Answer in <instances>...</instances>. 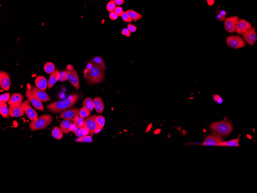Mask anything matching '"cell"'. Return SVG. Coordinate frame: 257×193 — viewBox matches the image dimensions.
<instances>
[{
  "label": "cell",
  "mask_w": 257,
  "mask_h": 193,
  "mask_svg": "<svg viewBox=\"0 0 257 193\" xmlns=\"http://www.w3.org/2000/svg\"><path fill=\"white\" fill-rule=\"evenodd\" d=\"M24 113L29 119L31 121L35 120L38 119V115L34 109L30 106L28 100H26L21 105Z\"/></svg>",
  "instance_id": "cell-10"
},
{
  "label": "cell",
  "mask_w": 257,
  "mask_h": 193,
  "mask_svg": "<svg viewBox=\"0 0 257 193\" xmlns=\"http://www.w3.org/2000/svg\"><path fill=\"white\" fill-rule=\"evenodd\" d=\"M209 127L213 135L222 138L231 134L233 126L230 122L224 120L213 123Z\"/></svg>",
  "instance_id": "cell-2"
},
{
  "label": "cell",
  "mask_w": 257,
  "mask_h": 193,
  "mask_svg": "<svg viewBox=\"0 0 257 193\" xmlns=\"http://www.w3.org/2000/svg\"><path fill=\"white\" fill-rule=\"evenodd\" d=\"M97 127L95 131L94 134H98L101 131L104 127L105 119L102 116H97L95 118Z\"/></svg>",
  "instance_id": "cell-23"
},
{
  "label": "cell",
  "mask_w": 257,
  "mask_h": 193,
  "mask_svg": "<svg viewBox=\"0 0 257 193\" xmlns=\"http://www.w3.org/2000/svg\"><path fill=\"white\" fill-rule=\"evenodd\" d=\"M11 81L9 74L5 71L0 72V87L2 90L8 91L10 89Z\"/></svg>",
  "instance_id": "cell-11"
},
{
  "label": "cell",
  "mask_w": 257,
  "mask_h": 193,
  "mask_svg": "<svg viewBox=\"0 0 257 193\" xmlns=\"http://www.w3.org/2000/svg\"><path fill=\"white\" fill-rule=\"evenodd\" d=\"M25 96L27 99L29 100L32 104L36 109L41 111H44V107L42 104V102L38 99L37 97L34 95L31 90L27 89L25 91Z\"/></svg>",
  "instance_id": "cell-9"
},
{
  "label": "cell",
  "mask_w": 257,
  "mask_h": 193,
  "mask_svg": "<svg viewBox=\"0 0 257 193\" xmlns=\"http://www.w3.org/2000/svg\"><path fill=\"white\" fill-rule=\"evenodd\" d=\"M94 108L97 112L102 113L104 109V105L101 97H97L93 100Z\"/></svg>",
  "instance_id": "cell-22"
},
{
  "label": "cell",
  "mask_w": 257,
  "mask_h": 193,
  "mask_svg": "<svg viewBox=\"0 0 257 193\" xmlns=\"http://www.w3.org/2000/svg\"><path fill=\"white\" fill-rule=\"evenodd\" d=\"M23 100L24 97L22 94L15 93L12 94V96L11 97L10 99L8 101L7 103L9 106L16 104L22 105V101Z\"/></svg>",
  "instance_id": "cell-19"
},
{
  "label": "cell",
  "mask_w": 257,
  "mask_h": 193,
  "mask_svg": "<svg viewBox=\"0 0 257 193\" xmlns=\"http://www.w3.org/2000/svg\"><path fill=\"white\" fill-rule=\"evenodd\" d=\"M79 108L72 109L67 110L63 111L59 116V117L62 119L69 120L75 123L80 116V110Z\"/></svg>",
  "instance_id": "cell-7"
},
{
  "label": "cell",
  "mask_w": 257,
  "mask_h": 193,
  "mask_svg": "<svg viewBox=\"0 0 257 193\" xmlns=\"http://www.w3.org/2000/svg\"><path fill=\"white\" fill-rule=\"evenodd\" d=\"M35 83L37 87L40 90L45 91L48 87V82L46 78L43 76H38L35 80Z\"/></svg>",
  "instance_id": "cell-18"
},
{
  "label": "cell",
  "mask_w": 257,
  "mask_h": 193,
  "mask_svg": "<svg viewBox=\"0 0 257 193\" xmlns=\"http://www.w3.org/2000/svg\"><path fill=\"white\" fill-rule=\"evenodd\" d=\"M84 121H85V120L84 118H81L79 116L78 119L75 123H74V124L76 125L77 126H81L84 125Z\"/></svg>",
  "instance_id": "cell-39"
},
{
  "label": "cell",
  "mask_w": 257,
  "mask_h": 193,
  "mask_svg": "<svg viewBox=\"0 0 257 193\" xmlns=\"http://www.w3.org/2000/svg\"><path fill=\"white\" fill-rule=\"evenodd\" d=\"M239 20L240 19L237 16L226 18L224 20V28L226 31L229 33H233L235 32Z\"/></svg>",
  "instance_id": "cell-8"
},
{
  "label": "cell",
  "mask_w": 257,
  "mask_h": 193,
  "mask_svg": "<svg viewBox=\"0 0 257 193\" xmlns=\"http://www.w3.org/2000/svg\"><path fill=\"white\" fill-rule=\"evenodd\" d=\"M219 14L221 16V17H222L223 21L225 20L226 15V13L225 11L224 10L221 11L220 12H219Z\"/></svg>",
  "instance_id": "cell-45"
},
{
  "label": "cell",
  "mask_w": 257,
  "mask_h": 193,
  "mask_svg": "<svg viewBox=\"0 0 257 193\" xmlns=\"http://www.w3.org/2000/svg\"><path fill=\"white\" fill-rule=\"evenodd\" d=\"M109 18L112 20H116L118 18V16L117 15V14L115 12H111L110 13L109 15Z\"/></svg>",
  "instance_id": "cell-42"
},
{
  "label": "cell",
  "mask_w": 257,
  "mask_h": 193,
  "mask_svg": "<svg viewBox=\"0 0 257 193\" xmlns=\"http://www.w3.org/2000/svg\"><path fill=\"white\" fill-rule=\"evenodd\" d=\"M239 141H240V139L237 138L230 141H227V142L225 141V142H223L222 143L218 144L216 146L238 147L240 146Z\"/></svg>",
  "instance_id": "cell-24"
},
{
  "label": "cell",
  "mask_w": 257,
  "mask_h": 193,
  "mask_svg": "<svg viewBox=\"0 0 257 193\" xmlns=\"http://www.w3.org/2000/svg\"><path fill=\"white\" fill-rule=\"evenodd\" d=\"M53 118L51 115L44 114L42 115L38 119L32 121L29 125L30 130L35 131L46 129L52 123Z\"/></svg>",
  "instance_id": "cell-4"
},
{
  "label": "cell",
  "mask_w": 257,
  "mask_h": 193,
  "mask_svg": "<svg viewBox=\"0 0 257 193\" xmlns=\"http://www.w3.org/2000/svg\"><path fill=\"white\" fill-rule=\"evenodd\" d=\"M8 116L13 117H19L24 115V112L21 105L16 104L9 106Z\"/></svg>",
  "instance_id": "cell-14"
},
{
  "label": "cell",
  "mask_w": 257,
  "mask_h": 193,
  "mask_svg": "<svg viewBox=\"0 0 257 193\" xmlns=\"http://www.w3.org/2000/svg\"><path fill=\"white\" fill-rule=\"evenodd\" d=\"M9 109L7 104L5 102L0 101V113L3 118H7L8 116Z\"/></svg>",
  "instance_id": "cell-26"
},
{
  "label": "cell",
  "mask_w": 257,
  "mask_h": 193,
  "mask_svg": "<svg viewBox=\"0 0 257 193\" xmlns=\"http://www.w3.org/2000/svg\"><path fill=\"white\" fill-rule=\"evenodd\" d=\"M10 98V94L9 93H5L2 94L0 96V101L5 102H8Z\"/></svg>",
  "instance_id": "cell-36"
},
{
  "label": "cell",
  "mask_w": 257,
  "mask_h": 193,
  "mask_svg": "<svg viewBox=\"0 0 257 193\" xmlns=\"http://www.w3.org/2000/svg\"><path fill=\"white\" fill-rule=\"evenodd\" d=\"M214 99L215 101L218 102L219 103H222L223 100L219 95H214Z\"/></svg>",
  "instance_id": "cell-43"
},
{
  "label": "cell",
  "mask_w": 257,
  "mask_h": 193,
  "mask_svg": "<svg viewBox=\"0 0 257 193\" xmlns=\"http://www.w3.org/2000/svg\"><path fill=\"white\" fill-rule=\"evenodd\" d=\"M66 72L67 73V79L77 90L80 87V80L77 71L71 65H68L66 67Z\"/></svg>",
  "instance_id": "cell-5"
},
{
  "label": "cell",
  "mask_w": 257,
  "mask_h": 193,
  "mask_svg": "<svg viewBox=\"0 0 257 193\" xmlns=\"http://www.w3.org/2000/svg\"><path fill=\"white\" fill-rule=\"evenodd\" d=\"M98 116L97 115H93L85 120L84 125L88 128L89 131L90 136H93L94 134L95 131L96 129L97 125L95 121V118Z\"/></svg>",
  "instance_id": "cell-16"
},
{
  "label": "cell",
  "mask_w": 257,
  "mask_h": 193,
  "mask_svg": "<svg viewBox=\"0 0 257 193\" xmlns=\"http://www.w3.org/2000/svg\"><path fill=\"white\" fill-rule=\"evenodd\" d=\"M97 66L101 68L103 71H104L106 69V66L103 61L102 58L101 57L96 56L94 58L93 60L92 61Z\"/></svg>",
  "instance_id": "cell-29"
},
{
  "label": "cell",
  "mask_w": 257,
  "mask_h": 193,
  "mask_svg": "<svg viewBox=\"0 0 257 193\" xmlns=\"http://www.w3.org/2000/svg\"><path fill=\"white\" fill-rule=\"evenodd\" d=\"M222 138L216 137L214 135H209L206 137L203 143V146H216L218 144L225 142Z\"/></svg>",
  "instance_id": "cell-13"
},
{
  "label": "cell",
  "mask_w": 257,
  "mask_h": 193,
  "mask_svg": "<svg viewBox=\"0 0 257 193\" xmlns=\"http://www.w3.org/2000/svg\"><path fill=\"white\" fill-rule=\"evenodd\" d=\"M127 28L131 32H135L136 31L137 27L131 23H129L127 26Z\"/></svg>",
  "instance_id": "cell-38"
},
{
  "label": "cell",
  "mask_w": 257,
  "mask_h": 193,
  "mask_svg": "<svg viewBox=\"0 0 257 193\" xmlns=\"http://www.w3.org/2000/svg\"><path fill=\"white\" fill-rule=\"evenodd\" d=\"M121 34L122 35L127 37H130L131 35V32L128 30V29L127 28L123 29L122 31H121Z\"/></svg>",
  "instance_id": "cell-40"
},
{
  "label": "cell",
  "mask_w": 257,
  "mask_h": 193,
  "mask_svg": "<svg viewBox=\"0 0 257 193\" xmlns=\"http://www.w3.org/2000/svg\"><path fill=\"white\" fill-rule=\"evenodd\" d=\"M241 35L244 40L250 46H253L256 41L257 36L255 27H252Z\"/></svg>",
  "instance_id": "cell-12"
},
{
  "label": "cell",
  "mask_w": 257,
  "mask_h": 193,
  "mask_svg": "<svg viewBox=\"0 0 257 193\" xmlns=\"http://www.w3.org/2000/svg\"><path fill=\"white\" fill-rule=\"evenodd\" d=\"M94 64V65L91 69H85L84 71L85 80L90 84H96L101 82L104 77V71Z\"/></svg>",
  "instance_id": "cell-3"
},
{
  "label": "cell",
  "mask_w": 257,
  "mask_h": 193,
  "mask_svg": "<svg viewBox=\"0 0 257 193\" xmlns=\"http://www.w3.org/2000/svg\"><path fill=\"white\" fill-rule=\"evenodd\" d=\"M114 2L116 5L119 6L124 4L125 1L124 0H115Z\"/></svg>",
  "instance_id": "cell-44"
},
{
  "label": "cell",
  "mask_w": 257,
  "mask_h": 193,
  "mask_svg": "<svg viewBox=\"0 0 257 193\" xmlns=\"http://www.w3.org/2000/svg\"><path fill=\"white\" fill-rule=\"evenodd\" d=\"M52 134L53 137L58 140H61L63 136V133L60 128L57 126H56L54 128L52 132Z\"/></svg>",
  "instance_id": "cell-28"
},
{
  "label": "cell",
  "mask_w": 257,
  "mask_h": 193,
  "mask_svg": "<svg viewBox=\"0 0 257 193\" xmlns=\"http://www.w3.org/2000/svg\"><path fill=\"white\" fill-rule=\"evenodd\" d=\"M31 90L32 93L40 101L42 102L51 101V99L48 93L45 91L40 90L34 86H32Z\"/></svg>",
  "instance_id": "cell-15"
},
{
  "label": "cell",
  "mask_w": 257,
  "mask_h": 193,
  "mask_svg": "<svg viewBox=\"0 0 257 193\" xmlns=\"http://www.w3.org/2000/svg\"><path fill=\"white\" fill-rule=\"evenodd\" d=\"M207 2L209 5L211 6L214 4V1H208Z\"/></svg>",
  "instance_id": "cell-47"
},
{
  "label": "cell",
  "mask_w": 257,
  "mask_h": 193,
  "mask_svg": "<svg viewBox=\"0 0 257 193\" xmlns=\"http://www.w3.org/2000/svg\"><path fill=\"white\" fill-rule=\"evenodd\" d=\"M74 132L75 135L79 138L85 136V133L84 132L81 126H77L76 129Z\"/></svg>",
  "instance_id": "cell-33"
},
{
  "label": "cell",
  "mask_w": 257,
  "mask_h": 193,
  "mask_svg": "<svg viewBox=\"0 0 257 193\" xmlns=\"http://www.w3.org/2000/svg\"><path fill=\"white\" fill-rule=\"evenodd\" d=\"M73 124L72 121L69 120L64 119L61 122L59 128L64 134H68L71 132V128Z\"/></svg>",
  "instance_id": "cell-21"
},
{
  "label": "cell",
  "mask_w": 257,
  "mask_h": 193,
  "mask_svg": "<svg viewBox=\"0 0 257 193\" xmlns=\"http://www.w3.org/2000/svg\"><path fill=\"white\" fill-rule=\"evenodd\" d=\"M60 73V78L59 79V81L63 82L67 80V73L66 71H62Z\"/></svg>",
  "instance_id": "cell-37"
},
{
  "label": "cell",
  "mask_w": 257,
  "mask_h": 193,
  "mask_svg": "<svg viewBox=\"0 0 257 193\" xmlns=\"http://www.w3.org/2000/svg\"><path fill=\"white\" fill-rule=\"evenodd\" d=\"M79 95L74 94L68 98L47 105V108L53 113H59L72 107L78 100Z\"/></svg>",
  "instance_id": "cell-1"
},
{
  "label": "cell",
  "mask_w": 257,
  "mask_h": 193,
  "mask_svg": "<svg viewBox=\"0 0 257 193\" xmlns=\"http://www.w3.org/2000/svg\"><path fill=\"white\" fill-rule=\"evenodd\" d=\"M83 107L86 109L90 112L93 111L94 108L93 102V99L88 98L85 99L82 103Z\"/></svg>",
  "instance_id": "cell-25"
},
{
  "label": "cell",
  "mask_w": 257,
  "mask_h": 193,
  "mask_svg": "<svg viewBox=\"0 0 257 193\" xmlns=\"http://www.w3.org/2000/svg\"><path fill=\"white\" fill-rule=\"evenodd\" d=\"M253 26L250 22L243 19H240L237 26L236 32L239 35H241L244 32L251 29Z\"/></svg>",
  "instance_id": "cell-17"
},
{
  "label": "cell",
  "mask_w": 257,
  "mask_h": 193,
  "mask_svg": "<svg viewBox=\"0 0 257 193\" xmlns=\"http://www.w3.org/2000/svg\"><path fill=\"white\" fill-rule=\"evenodd\" d=\"M121 17H122V20L126 22H131L133 21L129 14L126 11H124L123 12Z\"/></svg>",
  "instance_id": "cell-35"
},
{
  "label": "cell",
  "mask_w": 257,
  "mask_h": 193,
  "mask_svg": "<svg viewBox=\"0 0 257 193\" xmlns=\"http://www.w3.org/2000/svg\"><path fill=\"white\" fill-rule=\"evenodd\" d=\"M217 18L218 20L220 21H223V19L222 17H221V16L219 14H218L217 16Z\"/></svg>",
  "instance_id": "cell-46"
},
{
  "label": "cell",
  "mask_w": 257,
  "mask_h": 193,
  "mask_svg": "<svg viewBox=\"0 0 257 193\" xmlns=\"http://www.w3.org/2000/svg\"><path fill=\"white\" fill-rule=\"evenodd\" d=\"M90 112L88 110L85 108L82 107L80 109V116L81 118H85L89 116L90 115Z\"/></svg>",
  "instance_id": "cell-34"
},
{
  "label": "cell",
  "mask_w": 257,
  "mask_h": 193,
  "mask_svg": "<svg viewBox=\"0 0 257 193\" xmlns=\"http://www.w3.org/2000/svg\"><path fill=\"white\" fill-rule=\"evenodd\" d=\"M60 78V73L58 70H55L50 75L48 81V87L50 89L54 86L56 82L59 80Z\"/></svg>",
  "instance_id": "cell-20"
},
{
  "label": "cell",
  "mask_w": 257,
  "mask_h": 193,
  "mask_svg": "<svg viewBox=\"0 0 257 193\" xmlns=\"http://www.w3.org/2000/svg\"><path fill=\"white\" fill-rule=\"evenodd\" d=\"M116 7V4L113 0L110 1L106 6L107 10L110 13L114 12Z\"/></svg>",
  "instance_id": "cell-32"
},
{
  "label": "cell",
  "mask_w": 257,
  "mask_h": 193,
  "mask_svg": "<svg viewBox=\"0 0 257 193\" xmlns=\"http://www.w3.org/2000/svg\"><path fill=\"white\" fill-rule=\"evenodd\" d=\"M226 44L235 49L244 48L246 45L244 40L239 35H232L226 38Z\"/></svg>",
  "instance_id": "cell-6"
},
{
  "label": "cell",
  "mask_w": 257,
  "mask_h": 193,
  "mask_svg": "<svg viewBox=\"0 0 257 193\" xmlns=\"http://www.w3.org/2000/svg\"><path fill=\"white\" fill-rule=\"evenodd\" d=\"M126 12L129 14L132 20H134V21L135 22L140 20V19L143 17L141 14H139V13L132 9L128 10L126 11Z\"/></svg>",
  "instance_id": "cell-27"
},
{
  "label": "cell",
  "mask_w": 257,
  "mask_h": 193,
  "mask_svg": "<svg viewBox=\"0 0 257 193\" xmlns=\"http://www.w3.org/2000/svg\"><path fill=\"white\" fill-rule=\"evenodd\" d=\"M114 12H115L118 16H121L124 11L122 7L118 6V7H116L115 10Z\"/></svg>",
  "instance_id": "cell-41"
},
{
  "label": "cell",
  "mask_w": 257,
  "mask_h": 193,
  "mask_svg": "<svg viewBox=\"0 0 257 193\" xmlns=\"http://www.w3.org/2000/svg\"><path fill=\"white\" fill-rule=\"evenodd\" d=\"M44 71L48 74H51L55 70V66L53 63L47 62L44 64Z\"/></svg>",
  "instance_id": "cell-30"
},
{
  "label": "cell",
  "mask_w": 257,
  "mask_h": 193,
  "mask_svg": "<svg viewBox=\"0 0 257 193\" xmlns=\"http://www.w3.org/2000/svg\"><path fill=\"white\" fill-rule=\"evenodd\" d=\"M76 142H77L91 143L93 142V139H92L91 136H85L76 139Z\"/></svg>",
  "instance_id": "cell-31"
}]
</instances>
